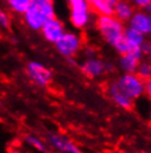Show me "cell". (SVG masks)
Returning a JSON list of instances; mask_svg holds the SVG:
<instances>
[{
  "mask_svg": "<svg viewBox=\"0 0 151 153\" xmlns=\"http://www.w3.org/2000/svg\"><path fill=\"white\" fill-rule=\"evenodd\" d=\"M96 27L103 40L111 47L124 37V22L119 21L113 15L98 16L96 19Z\"/></svg>",
  "mask_w": 151,
  "mask_h": 153,
  "instance_id": "6da1fadb",
  "label": "cell"
},
{
  "mask_svg": "<svg viewBox=\"0 0 151 153\" xmlns=\"http://www.w3.org/2000/svg\"><path fill=\"white\" fill-rule=\"evenodd\" d=\"M67 6L70 9V21L75 29L82 30L91 25L93 12L87 0H67Z\"/></svg>",
  "mask_w": 151,
  "mask_h": 153,
  "instance_id": "7a4b0ae2",
  "label": "cell"
},
{
  "mask_svg": "<svg viewBox=\"0 0 151 153\" xmlns=\"http://www.w3.org/2000/svg\"><path fill=\"white\" fill-rule=\"evenodd\" d=\"M118 89L132 101L138 100L144 94V80L136 73H124L116 81Z\"/></svg>",
  "mask_w": 151,
  "mask_h": 153,
  "instance_id": "3957f363",
  "label": "cell"
},
{
  "mask_svg": "<svg viewBox=\"0 0 151 153\" xmlns=\"http://www.w3.org/2000/svg\"><path fill=\"white\" fill-rule=\"evenodd\" d=\"M54 45L61 56L65 58H75L83 47V38L77 32L65 31Z\"/></svg>",
  "mask_w": 151,
  "mask_h": 153,
  "instance_id": "277c9868",
  "label": "cell"
},
{
  "mask_svg": "<svg viewBox=\"0 0 151 153\" xmlns=\"http://www.w3.org/2000/svg\"><path fill=\"white\" fill-rule=\"evenodd\" d=\"M26 76L34 84L39 87H48L53 79V73L45 65L39 61H30L26 68Z\"/></svg>",
  "mask_w": 151,
  "mask_h": 153,
  "instance_id": "5b68a950",
  "label": "cell"
},
{
  "mask_svg": "<svg viewBox=\"0 0 151 153\" xmlns=\"http://www.w3.org/2000/svg\"><path fill=\"white\" fill-rule=\"evenodd\" d=\"M22 16L24 23L33 31H40L46 20H49L38 0H32L30 7Z\"/></svg>",
  "mask_w": 151,
  "mask_h": 153,
  "instance_id": "8992f818",
  "label": "cell"
},
{
  "mask_svg": "<svg viewBox=\"0 0 151 153\" xmlns=\"http://www.w3.org/2000/svg\"><path fill=\"white\" fill-rule=\"evenodd\" d=\"M48 143L61 153H82L76 143L71 139L56 132H50L48 134Z\"/></svg>",
  "mask_w": 151,
  "mask_h": 153,
  "instance_id": "52a82bcc",
  "label": "cell"
},
{
  "mask_svg": "<svg viewBox=\"0 0 151 153\" xmlns=\"http://www.w3.org/2000/svg\"><path fill=\"white\" fill-rule=\"evenodd\" d=\"M40 31L46 41L55 43L66 30H65L63 22L60 19H57L56 17H54V18L46 20Z\"/></svg>",
  "mask_w": 151,
  "mask_h": 153,
  "instance_id": "ba28073f",
  "label": "cell"
},
{
  "mask_svg": "<svg viewBox=\"0 0 151 153\" xmlns=\"http://www.w3.org/2000/svg\"><path fill=\"white\" fill-rule=\"evenodd\" d=\"M128 27L138 31L144 36H149L151 33V17L144 10H138L133 12L131 18L128 21Z\"/></svg>",
  "mask_w": 151,
  "mask_h": 153,
  "instance_id": "9c48e42d",
  "label": "cell"
},
{
  "mask_svg": "<svg viewBox=\"0 0 151 153\" xmlns=\"http://www.w3.org/2000/svg\"><path fill=\"white\" fill-rule=\"evenodd\" d=\"M79 69L85 76L91 79L100 78L106 73L105 62L97 57L88 58L86 60H84L79 65Z\"/></svg>",
  "mask_w": 151,
  "mask_h": 153,
  "instance_id": "30bf717a",
  "label": "cell"
},
{
  "mask_svg": "<svg viewBox=\"0 0 151 153\" xmlns=\"http://www.w3.org/2000/svg\"><path fill=\"white\" fill-rule=\"evenodd\" d=\"M107 93L109 98L111 99L114 103L118 105L119 108L124 109V110H131L133 107V101L131 99H129L128 97L126 96L125 93L118 89L116 81L115 82H110L107 87Z\"/></svg>",
  "mask_w": 151,
  "mask_h": 153,
  "instance_id": "8fae6325",
  "label": "cell"
},
{
  "mask_svg": "<svg viewBox=\"0 0 151 153\" xmlns=\"http://www.w3.org/2000/svg\"><path fill=\"white\" fill-rule=\"evenodd\" d=\"M133 12V4L129 0H119L113 7V16L121 22H128Z\"/></svg>",
  "mask_w": 151,
  "mask_h": 153,
  "instance_id": "7c38bea8",
  "label": "cell"
},
{
  "mask_svg": "<svg viewBox=\"0 0 151 153\" xmlns=\"http://www.w3.org/2000/svg\"><path fill=\"white\" fill-rule=\"evenodd\" d=\"M141 60L135 58L133 56L129 53H125L120 56L119 61H118V65L120 70L124 73H136L138 65Z\"/></svg>",
  "mask_w": 151,
  "mask_h": 153,
  "instance_id": "4fadbf2b",
  "label": "cell"
},
{
  "mask_svg": "<svg viewBox=\"0 0 151 153\" xmlns=\"http://www.w3.org/2000/svg\"><path fill=\"white\" fill-rule=\"evenodd\" d=\"M124 38L128 43L129 47H141L144 42L147 41V37L140 33L138 31L133 30L131 28L125 27L124 30Z\"/></svg>",
  "mask_w": 151,
  "mask_h": 153,
  "instance_id": "5bb4252c",
  "label": "cell"
},
{
  "mask_svg": "<svg viewBox=\"0 0 151 153\" xmlns=\"http://www.w3.org/2000/svg\"><path fill=\"white\" fill-rule=\"evenodd\" d=\"M92 12L98 16H111L113 7L106 2L105 0H87Z\"/></svg>",
  "mask_w": 151,
  "mask_h": 153,
  "instance_id": "9a60e30c",
  "label": "cell"
},
{
  "mask_svg": "<svg viewBox=\"0 0 151 153\" xmlns=\"http://www.w3.org/2000/svg\"><path fill=\"white\" fill-rule=\"evenodd\" d=\"M8 6L17 15L22 16L24 12L30 7L32 0H7Z\"/></svg>",
  "mask_w": 151,
  "mask_h": 153,
  "instance_id": "2e32d148",
  "label": "cell"
},
{
  "mask_svg": "<svg viewBox=\"0 0 151 153\" xmlns=\"http://www.w3.org/2000/svg\"><path fill=\"white\" fill-rule=\"evenodd\" d=\"M24 140H26V142L29 146L34 148V149L37 150V151H39V152H42V153L48 152V146H46L45 142L42 141L41 139L33 135V134H26Z\"/></svg>",
  "mask_w": 151,
  "mask_h": 153,
  "instance_id": "e0dca14e",
  "label": "cell"
},
{
  "mask_svg": "<svg viewBox=\"0 0 151 153\" xmlns=\"http://www.w3.org/2000/svg\"><path fill=\"white\" fill-rule=\"evenodd\" d=\"M136 74L142 80H148L151 76V65L147 61H140L137 68Z\"/></svg>",
  "mask_w": 151,
  "mask_h": 153,
  "instance_id": "ac0fdd59",
  "label": "cell"
},
{
  "mask_svg": "<svg viewBox=\"0 0 151 153\" xmlns=\"http://www.w3.org/2000/svg\"><path fill=\"white\" fill-rule=\"evenodd\" d=\"M113 48L116 50V52H117L118 54H120V56L128 52V43H127V41L125 40L124 37L121 39H119V40L113 46Z\"/></svg>",
  "mask_w": 151,
  "mask_h": 153,
  "instance_id": "d6986e66",
  "label": "cell"
},
{
  "mask_svg": "<svg viewBox=\"0 0 151 153\" xmlns=\"http://www.w3.org/2000/svg\"><path fill=\"white\" fill-rule=\"evenodd\" d=\"M11 25V19L7 12L4 10H0V27L4 29H9Z\"/></svg>",
  "mask_w": 151,
  "mask_h": 153,
  "instance_id": "ffe728a7",
  "label": "cell"
},
{
  "mask_svg": "<svg viewBox=\"0 0 151 153\" xmlns=\"http://www.w3.org/2000/svg\"><path fill=\"white\" fill-rule=\"evenodd\" d=\"M133 6L139 8L140 10H144L148 6H151V0H130Z\"/></svg>",
  "mask_w": 151,
  "mask_h": 153,
  "instance_id": "44dd1931",
  "label": "cell"
},
{
  "mask_svg": "<svg viewBox=\"0 0 151 153\" xmlns=\"http://www.w3.org/2000/svg\"><path fill=\"white\" fill-rule=\"evenodd\" d=\"M84 53H85V57L88 59V58H94L96 57V51L93 47L87 46L84 48Z\"/></svg>",
  "mask_w": 151,
  "mask_h": 153,
  "instance_id": "7402d4cb",
  "label": "cell"
},
{
  "mask_svg": "<svg viewBox=\"0 0 151 153\" xmlns=\"http://www.w3.org/2000/svg\"><path fill=\"white\" fill-rule=\"evenodd\" d=\"M141 50H142V53H144V56H150L151 54V46L150 43H149V41H146L141 46Z\"/></svg>",
  "mask_w": 151,
  "mask_h": 153,
  "instance_id": "603a6c76",
  "label": "cell"
},
{
  "mask_svg": "<svg viewBox=\"0 0 151 153\" xmlns=\"http://www.w3.org/2000/svg\"><path fill=\"white\" fill-rule=\"evenodd\" d=\"M144 94H148V96L151 94V80L150 79L144 80Z\"/></svg>",
  "mask_w": 151,
  "mask_h": 153,
  "instance_id": "cb8c5ba5",
  "label": "cell"
},
{
  "mask_svg": "<svg viewBox=\"0 0 151 153\" xmlns=\"http://www.w3.org/2000/svg\"><path fill=\"white\" fill-rule=\"evenodd\" d=\"M114 69H115V68H114L113 63H108V62H105V71H106V72H110V71H113Z\"/></svg>",
  "mask_w": 151,
  "mask_h": 153,
  "instance_id": "d4e9b609",
  "label": "cell"
},
{
  "mask_svg": "<svg viewBox=\"0 0 151 153\" xmlns=\"http://www.w3.org/2000/svg\"><path fill=\"white\" fill-rule=\"evenodd\" d=\"M66 59H67V62L70 63V65H72V67H76L77 65L75 58H66Z\"/></svg>",
  "mask_w": 151,
  "mask_h": 153,
  "instance_id": "484cf974",
  "label": "cell"
},
{
  "mask_svg": "<svg viewBox=\"0 0 151 153\" xmlns=\"http://www.w3.org/2000/svg\"><path fill=\"white\" fill-rule=\"evenodd\" d=\"M106 2H107V4H109V6H111V7H114V6H115V4H117L118 1H119V0H105Z\"/></svg>",
  "mask_w": 151,
  "mask_h": 153,
  "instance_id": "4316f807",
  "label": "cell"
},
{
  "mask_svg": "<svg viewBox=\"0 0 151 153\" xmlns=\"http://www.w3.org/2000/svg\"><path fill=\"white\" fill-rule=\"evenodd\" d=\"M129 1H130V0H129Z\"/></svg>",
  "mask_w": 151,
  "mask_h": 153,
  "instance_id": "83f0119b",
  "label": "cell"
}]
</instances>
